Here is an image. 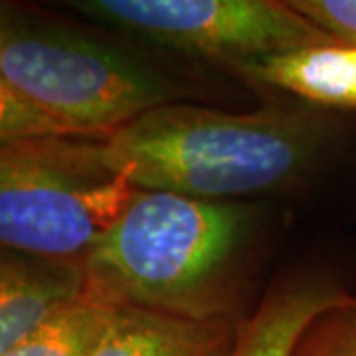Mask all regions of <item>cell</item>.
I'll return each instance as SVG.
<instances>
[{
  "instance_id": "7",
  "label": "cell",
  "mask_w": 356,
  "mask_h": 356,
  "mask_svg": "<svg viewBox=\"0 0 356 356\" xmlns=\"http://www.w3.org/2000/svg\"><path fill=\"white\" fill-rule=\"evenodd\" d=\"M234 325L113 305L91 356H228L240 331Z\"/></svg>"
},
{
  "instance_id": "11",
  "label": "cell",
  "mask_w": 356,
  "mask_h": 356,
  "mask_svg": "<svg viewBox=\"0 0 356 356\" xmlns=\"http://www.w3.org/2000/svg\"><path fill=\"white\" fill-rule=\"evenodd\" d=\"M291 356H356V299L318 315L297 341Z\"/></svg>"
},
{
  "instance_id": "6",
  "label": "cell",
  "mask_w": 356,
  "mask_h": 356,
  "mask_svg": "<svg viewBox=\"0 0 356 356\" xmlns=\"http://www.w3.org/2000/svg\"><path fill=\"white\" fill-rule=\"evenodd\" d=\"M83 291L81 261L0 250V356Z\"/></svg>"
},
{
  "instance_id": "8",
  "label": "cell",
  "mask_w": 356,
  "mask_h": 356,
  "mask_svg": "<svg viewBox=\"0 0 356 356\" xmlns=\"http://www.w3.org/2000/svg\"><path fill=\"white\" fill-rule=\"evenodd\" d=\"M236 70L317 107L356 109V42L331 40L266 56Z\"/></svg>"
},
{
  "instance_id": "5",
  "label": "cell",
  "mask_w": 356,
  "mask_h": 356,
  "mask_svg": "<svg viewBox=\"0 0 356 356\" xmlns=\"http://www.w3.org/2000/svg\"><path fill=\"white\" fill-rule=\"evenodd\" d=\"M65 6L147 42L234 67L334 40L289 2L273 0H76Z\"/></svg>"
},
{
  "instance_id": "1",
  "label": "cell",
  "mask_w": 356,
  "mask_h": 356,
  "mask_svg": "<svg viewBox=\"0 0 356 356\" xmlns=\"http://www.w3.org/2000/svg\"><path fill=\"white\" fill-rule=\"evenodd\" d=\"M255 234L254 206L139 191L81 259L86 289L111 305L234 318L254 267Z\"/></svg>"
},
{
  "instance_id": "12",
  "label": "cell",
  "mask_w": 356,
  "mask_h": 356,
  "mask_svg": "<svg viewBox=\"0 0 356 356\" xmlns=\"http://www.w3.org/2000/svg\"><path fill=\"white\" fill-rule=\"evenodd\" d=\"M50 135H72L58 121L42 113L38 107L26 102L0 77V145L13 140L50 137Z\"/></svg>"
},
{
  "instance_id": "13",
  "label": "cell",
  "mask_w": 356,
  "mask_h": 356,
  "mask_svg": "<svg viewBox=\"0 0 356 356\" xmlns=\"http://www.w3.org/2000/svg\"><path fill=\"white\" fill-rule=\"evenodd\" d=\"M289 6L331 38L356 42V0H291Z\"/></svg>"
},
{
  "instance_id": "10",
  "label": "cell",
  "mask_w": 356,
  "mask_h": 356,
  "mask_svg": "<svg viewBox=\"0 0 356 356\" xmlns=\"http://www.w3.org/2000/svg\"><path fill=\"white\" fill-rule=\"evenodd\" d=\"M111 311L86 289L2 356H91Z\"/></svg>"
},
{
  "instance_id": "2",
  "label": "cell",
  "mask_w": 356,
  "mask_h": 356,
  "mask_svg": "<svg viewBox=\"0 0 356 356\" xmlns=\"http://www.w3.org/2000/svg\"><path fill=\"white\" fill-rule=\"evenodd\" d=\"M325 139L317 115L301 109L228 113L172 102L103 135L102 145L137 191L238 202L301 180Z\"/></svg>"
},
{
  "instance_id": "3",
  "label": "cell",
  "mask_w": 356,
  "mask_h": 356,
  "mask_svg": "<svg viewBox=\"0 0 356 356\" xmlns=\"http://www.w3.org/2000/svg\"><path fill=\"white\" fill-rule=\"evenodd\" d=\"M0 77L72 135L103 137L177 102V89L125 50L62 20L4 6Z\"/></svg>"
},
{
  "instance_id": "4",
  "label": "cell",
  "mask_w": 356,
  "mask_h": 356,
  "mask_svg": "<svg viewBox=\"0 0 356 356\" xmlns=\"http://www.w3.org/2000/svg\"><path fill=\"white\" fill-rule=\"evenodd\" d=\"M102 137L50 135L0 145V250L81 261L137 196Z\"/></svg>"
},
{
  "instance_id": "9",
  "label": "cell",
  "mask_w": 356,
  "mask_h": 356,
  "mask_svg": "<svg viewBox=\"0 0 356 356\" xmlns=\"http://www.w3.org/2000/svg\"><path fill=\"white\" fill-rule=\"evenodd\" d=\"M355 299L325 277L283 281L242 323L228 356H291L297 341L318 315Z\"/></svg>"
}]
</instances>
